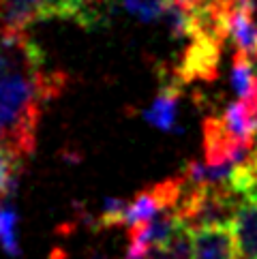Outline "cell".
<instances>
[{
  "instance_id": "1",
  "label": "cell",
  "mask_w": 257,
  "mask_h": 259,
  "mask_svg": "<svg viewBox=\"0 0 257 259\" xmlns=\"http://www.w3.org/2000/svg\"><path fill=\"white\" fill-rule=\"evenodd\" d=\"M64 84L67 77L45 69L43 52L24 32L13 64L0 73V144L22 159L30 156L43 107L60 95Z\"/></svg>"
},
{
  "instance_id": "2",
  "label": "cell",
  "mask_w": 257,
  "mask_h": 259,
  "mask_svg": "<svg viewBox=\"0 0 257 259\" xmlns=\"http://www.w3.org/2000/svg\"><path fill=\"white\" fill-rule=\"evenodd\" d=\"M54 17L84 26L79 0H0V39L22 34L30 24Z\"/></svg>"
},
{
  "instance_id": "3",
  "label": "cell",
  "mask_w": 257,
  "mask_h": 259,
  "mask_svg": "<svg viewBox=\"0 0 257 259\" xmlns=\"http://www.w3.org/2000/svg\"><path fill=\"white\" fill-rule=\"evenodd\" d=\"M193 259H238V246L229 225L191 229Z\"/></svg>"
},
{
  "instance_id": "4",
  "label": "cell",
  "mask_w": 257,
  "mask_h": 259,
  "mask_svg": "<svg viewBox=\"0 0 257 259\" xmlns=\"http://www.w3.org/2000/svg\"><path fill=\"white\" fill-rule=\"evenodd\" d=\"M178 99H180V84L172 77L163 81V88L150 107L144 112V118L148 120L152 126L161 128V131H178Z\"/></svg>"
},
{
  "instance_id": "5",
  "label": "cell",
  "mask_w": 257,
  "mask_h": 259,
  "mask_svg": "<svg viewBox=\"0 0 257 259\" xmlns=\"http://www.w3.org/2000/svg\"><path fill=\"white\" fill-rule=\"evenodd\" d=\"M253 69H255V60L251 54L236 52L234 62H232V86L238 99H249L253 95L255 84H257Z\"/></svg>"
},
{
  "instance_id": "6",
  "label": "cell",
  "mask_w": 257,
  "mask_h": 259,
  "mask_svg": "<svg viewBox=\"0 0 257 259\" xmlns=\"http://www.w3.org/2000/svg\"><path fill=\"white\" fill-rule=\"evenodd\" d=\"M0 246L9 257H20V238H17V212L9 203H0Z\"/></svg>"
},
{
  "instance_id": "7",
  "label": "cell",
  "mask_w": 257,
  "mask_h": 259,
  "mask_svg": "<svg viewBox=\"0 0 257 259\" xmlns=\"http://www.w3.org/2000/svg\"><path fill=\"white\" fill-rule=\"evenodd\" d=\"M20 161L22 156L15 150L0 144V201L9 195H13L15 184H17V174H20Z\"/></svg>"
},
{
  "instance_id": "8",
  "label": "cell",
  "mask_w": 257,
  "mask_h": 259,
  "mask_svg": "<svg viewBox=\"0 0 257 259\" xmlns=\"http://www.w3.org/2000/svg\"><path fill=\"white\" fill-rule=\"evenodd\" d=\"M165 248H167L172 259H193V234H191V229L182 223L176 229V234L167 240Z\"/></svg>"
},
{
  "instance_id": "9",
  "label": "cell",
  "mask_w": 257,
  "mask_h": 259,
  "mask_svg": "<svg viewBox=\"0 0 257 259\" xmlns=\"http://www.w3.org/2000/svg\"><path fill=\"white\" fill-rule=\"evenodd\" d=\"M126 203L124 199H114V197H107L101 206V214L97 223L101 227H109V225H122V219H124V210H126Z\"/></svg>"
},
{
  "instance_id": "10",
  "label": "cell",
  "mask_w": 257,
  "mask_h": 259,
  "mask_svg": "<svg viewBox=\"0 0 257 259\" xmlns=\"http://www.w3.org/2000/svg\"><path fill=\"white\" fill-rule=\"evenodd\" d=\"M251 201H257V195H255V199H251Z\"/></svg>"
}]
</instances>
